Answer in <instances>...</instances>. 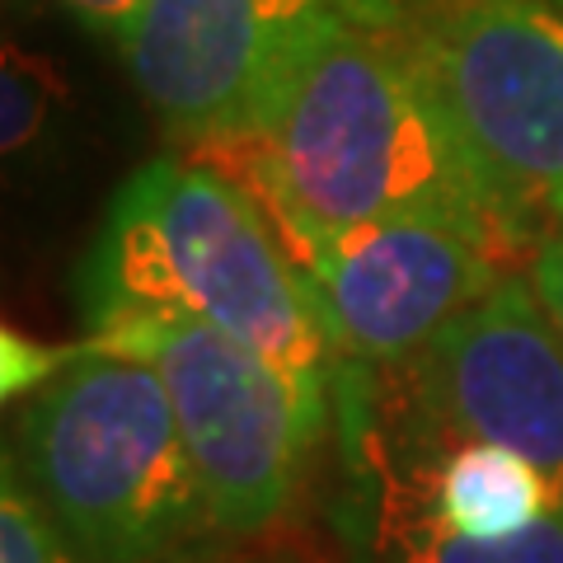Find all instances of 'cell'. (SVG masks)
I'll use <instances>...</instances> for the list:
<instances>
[{"label":"cell","instance_id":"cell-1","mask_svg":"<svg viewBox=\"0 0 563 563\" xmlns=\"http://www.w3.org/2000/svg\"><path fill=\"white\" fill-rule=\"evenodd\" d=\"M235 146L231 174L273 221L432 217L512 263H531L544 235L474 155L399 24L352 20L314 38Z\"/></svg>","mask_w":563,"mask_h":563},{"label":"cell","instance_id":"cell-2","mask_svg":"<svg viewBox=\"0 0 563 563\" xmlns=\"http://www.w3.org/2000/svg\"><path fill=\"white\" fill-rule=\"evenodd\" d=\"M90 324L184 314L254 347L291 380L314 437L339 413V352L320 301L273 217L211 161L141 165L103 217L90 254Z\"/></svg>","mask_w":563,"mask_h":563},{"label":"cell","instance_id":"cell-3","mask_svg":"<svg viewBox=\"0 0 563 563\" xmlns=\"http://www.w3.org/2000/svg\"><path fill=\"white\" fill-rule=\"evenodd\" d=\"M10 461L85 563H169L217 531L155 366L76 347L20 404Z\"/></svg>","mask_w":563,"mask_h":563},{"label":"cell","instance_id":"cell-4","mask_svg":"<svg viewBox=\"0 0 563 563\" xmlns=\"http://www.w3.org/2000/svg\"><path fill=\"white\" fill-rule=\"evenodd\" d=\"M85 347L155 366L221 536H258L291 507L320 437L273 362L184 314L103 320L90 324Z\"/></svg>","mask_w":563,"mask_h":563},{"label":"cell","instance_id":"cell-5","mask_svg":"<svg viewBox=\"0 0 563 563\" xmlns=\"http://www.w3.org/2000/svg\"><path fill=\"white\" fill-rule=\"evenodd\" d=\"M399 29L474 155L550 231L563 217V5L404 0Z\"/></svg>","mask_w":563,"mask_h":563},{"label":"cell","instance_id":"cell-6","mask_svg":"<svg viewBox=\"0 0 563 563\" xmlns=\"http://www.w3.org/2000/svg\"><path fill=\"white\" fill-rule=\"evenodd\" d=\"M395 437L409 446L488 442L536 461L563 498V329L526 273L395 362Z\"/></svg>","mask_w":563,"mask_h":563},{"label":"cell","instance_id":"cell-7","mask_svg":"<svg viewBox=\"0 0 563 563\" xmlns=\"http://www.w3.org/2000/svg\"><path fill=\"white\" fill-rule=\"evenodd\" d=\"M352 20L399 24L404 0H146L118 52L174 136L235 146L291 62Z\"/></svg>","mask_w":563,"mask_h":563},{"label":"cell","instance_id":"cell-8","mask_svg":"<svg viewBox=\"0 0 563 563\" xmlns=\"http://www.w3.org/2000/svg\"><path fill=\"white\" fill-rule=\"evenodd\" d=\"M320 301L339 366L385 372L488 296L517 263L484 235L432 217L362 225L273 221Z\"/></svg>","mask_w":563,"mask_h":563},{"label":"cell","instance_id":"cell-9","mask_svg":"<svg viewBox=\"0 0 563 563\" xmlns=\"http://www.w3.org/2000/svg\"><path fill=\"white\" fill-rule=\"evenodd\" d=\"M352 484L343 531L357 563H563V498L531 531L507 540H470L428 517L409 488L380 461L347 446Z\"/></svg>","mask_w":563,"mask_h":563},{"label":"cell","instance_id":"cell-10","mask_svg":"<svg viewBox=\"0 0 563 563\" xmlns=\"http://www.w3.org/2000/svg\"><path fill=\"white\" fill-rule=\"evenodd\" d=\"M62 70L29 47H5L0 57V146L10 155L29 151L57 113Z\"/></svg>","mask_w":563,"mask_h":563},{"label":"cell","instance_id":"cell-11","mask_svg":"<svg viewBox=\"0 0 563 563\" xmlns=\"http://www.w3.org/2000/svg\"><path fill=\"white\" fill-rule=\"evenodd\" d=\"M0 563H85L38 507L10 455L0 465Z\"/></svg>","mask_w":563,"mask_h":563},{"label":"cell","instance_id":"cell-12","mask_svg":"<svg viewBox=\"0 0 563 563\" xmlns=\"http://www.w3.org/2000/svg\"><path fill=\"white\" fill-rule=\"evenodd\" d=\"M70 352H76V347H70ZM70 352L38 347L33 339H24V333L5 329V404H14L20 395L29 399L38 385H47L70 362Z\"/></svg>","mask_w":563,"mask_h":563},{"label":"cell","instance_id":"cell-13","mask_svg":"<svg viewBox=\"0 0 563 563\" xmlns=\"http://www.w3.org/2000/svg\"><path fill=\"white\" fill-rule=\"evenodd\" d=\"M526 277H531L540 306L550 310V320L563 329V217L540 235L531 263H526Z\"/></svg>","mask_w":563,"mask_h":563},{"label":"cell","instance_id":"cell-14","mask_svg":"<svg viewBox=\"0 0 563 563\" xmlns=\"http://www.w3.org/2000/svg\"><path fill=\"white\" fill-rule=\"evenodd\" d=\"M62 10H70L85 29H95L99 38H109L113 47L128 38L132 24H136V14L146 0H57Z\"/></svg>","mask_w":563,"mask_h":563},{"label":"cell","instance_id":"cell-15","mask_svg":"<svg viewBox=\"0 0 563 563\" xmlns=\"http://www.w3.org/2000/svg\"><path fill=\"white\" fill-rule=\"evenodd\" d=\"M554 5H563V0H554Z\"/></svg>","mask_w":563,"mask_h":563}]
</instances>
